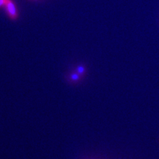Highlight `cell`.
<instances>
[{
  "label": "cell",
  "instance_id": "cell-1",
  "mask_svg": "<svg viewBox=\"0 0 159 159\" xmlns=\"http://www.w3.org/2000/svg\"><path fill=\"white\" fill-rule=\"evenodd\" d=\"M4 9L7 17L12 21H16L18 19L19 11L14 0H7V2L4 6Z\"/></svg>",
  "mask_w": 159,
  "mask_h": 159
},
{
  "label": "cell",
  "instance_id": "cell-2",
  "mask_svg": "<svg viewBox=\"0 0 159 159\" xmlns=\"http://www.w3.org/2000/svg\"><path fill=\"white\" fill-rule=\"evenodd\" d=\"M70 79L72 81H78L80 79V75L78 73H72L70 76Z\"/></svg>",
  "mask_w": 159,
  "mask_h": 159
},
{
  "label": "cell",
  "instance_id": "cell-3",
  "mask_svg": "<svg viewBox=\"0 0 159 159\" xmlns=\"http://www.w3.org/2000/svg\"><path fill=\"white\" fill-rule=\"evenodd\" d=\"M76 70L80 75H83V74L86 72V69H85V67H84V66L80 65L77 67Z\"/></svg>",
  "mask_w": 159,
  "mask_h": 159
},
{
  "label": "cell",
  "instance_id": "cell-4",
  "mask_svg": "<svg viewBox=\"0 0 159 159\" xmlns=\"http://www.w3.org/2000/svg\"><path fill=\"white\" fill-rule=\"evenodd\" d=\"M7 2V0H0V9L4 8L5 5Z\"/></svg>",
  "mask_w": 159,
  "mask_h": 159
}]
</instances>
